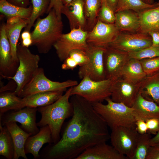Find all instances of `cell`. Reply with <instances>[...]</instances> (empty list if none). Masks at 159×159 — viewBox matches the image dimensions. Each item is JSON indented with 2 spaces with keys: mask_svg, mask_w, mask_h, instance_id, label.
Listing matches in <instances>:
<instances>
[{
  "mask_svg": "<svg viewBox=\"0 0 159 159\" xmlns=\"http://www.w3.org/2000/svg\"><path fill=\"white\" fill-rule=\"evenodd\" d=\"M70 100L73 110L71 118L58 141L43 149L40 158L75 159L87 148L110 139L107 125L91 103L76 95Z\"/></svg>",
  "mask_w": 159,
  "mask_h": 159,
  "instance_id": "6da1fadb",
  "label": "cell"
},
{
  "mask_svg": "<svg viewBox=\"0 0 159 159\" xmlns=\"http://www.w3.org/2000/svg\"><path fill=\"white\" fill-rule=\"evenodd\" d=\"M157 3L150 4L142 0H118L115 12L130 10L138 13L145 10L158 6Z\"/></svg>",
  "mask_w": 159,
  "mask_h": 159,
  "instance_id": "1f68e13d",
  "label": "cell"
},
{
  "mask_svg": "<svg viewBox=\"0 0 159 159\" xmlns=\"http://www.w3.org/2000/svg\"><path fill=\"white\" fill-rule=\"evenodd\" d=\"M146 159H159V145L150 147Z\"/></svg>",
  "mask_w": 159,
  "mask_h": 159,
  "instance_id": "60d3db41",
  "label": "cell"
},
{
  "mask_svg": "<svg viewBox=\"0 0 159 159\" xmlns=\"http://www.w3.org/2000/svg\"><path fill=\"white\" fill-rule=\"evenodd\" d=\"M61 12L68 19L71 29L81 27L86 31L84 0H73L67 6L63 5Z\"/></svg>",
  "mask_w": 159,
  "mask_h": 159,
  "instance_id": "ac0fdd59",
  "label": "cell"
},
{
  "mask_svg": "<svg viewBox=\"0 0 159 159\" xmlns=\"http://www.w3.org/2000/svg\"><path fill=\"white\" fill-rule=\"evenodd\" d=\"M120 32L114 23H106L97 19L93 28L88 32L87 41L90 45L106 47Z\"/></svg>",
  "mask_w": 159,
  "mask_h": 159,
  "instance_id": "9a60e30c",
  "label": "cell"
},
{
  "mask_svg": "<svg viewBox=\"0 0 159 159\" xmlns=\"http://www.w3.org/2000/svg\"><path fill=\"white\" fill-rule=\"evenodd\" d=\"M145 2L150 4H153V0H142Z\"/></svg>",
  "mask_w": 159,
  "mask_h": 159,
  "instance_id": "f907efd6",
  "label": "cell"
},
{
  "mask_svg": "<svg viewBox=\"0 0 159 159\" xmlns=\"http://www.w3.org/2000/svg\"><path fill=\"white\" fill-rule=\"evenodd\" d=\"M108 5L115 12L117 5L118 0H105Z\"/></svg>",
  "mask_w": 159,
  "mask_h": 159,
  "instance_id": "f6af8a7d",
  "label": "cell"
},
{
  "mask_svg": "<svg viewBox=\"0 0 159 159\" xmlns=\"http://www.w3.org/2000/svg\"><path fill=\"white\" fill-rule=\"evenodd\" d=\"M32 41L31 38H29L22 40L21 45L23 46L28 48L32 45Z\"/></svg>",
  "mask_w": 159,
  "mask_h": 159,
  "instance_id": "7dc6e473",
  "label": "cell"
},
{
  "mask_svg": "<svg viewBox=\"0 0 159 159\" xmlns=\"http://www.w3.org/2000/svg\"><path fill=\"white\" fill-rule=\"evenodd\" d=\"M132 107L136 120L145 121L152 118L159 119V105L145 98L140 91Z\"/></svg>",
  "mask_w": 159,
  "mask_h": 159,
  "instance_id": "ffe728a7",
  "label": "cell"
},
{
  "mask_svg": "<svg viewBox=\"0 0 159 159\" xmlns=\"http://www.w3.org/2000/svg\"><path fill=\"white\" fill-rule=\"evenodd\" d=\"M37 108L28 107L16 110L9 111L0 117V125H4L6 123L14 122L21 124V127L31 135L39 131L36 122Z\"/></svg>",
  "mask_w": 159,
  "mask_h": 159,
  "instance_id": "4fadbf2b",
  "label": "cell"
},
{
  "mask_svg": "<svg viewBox=\"0 0 159 159\" xmlns=\"http://www.w3.org/2000/svg\"><path fill=\"white\" fill-rule=\"evenodd\" d=\"M88 32L79 27L62 34L53 46L61 61L63 62L73 50L86 51L89 46L87 41Z\"/></svg>",
  "mask_w": 159,
  "mask_h": 159,
  "instance_id": "ba28073f",
  "label": "cell"
},
{
  "mask_svg": "<svg viewBox=\"0 0 159 159\" xmlns=\"http://www.w3.org/2000/svg\"><path fill=\"white\" fill-rule=\"evenodd\" d=\"M158 5H159V2L157 3Z\"/></svg>",
  "mask_w": 159,
  "mask_h": 159,
  "instance_id": "816d5d0a",
  "label": "cell"
},
{
  "mask_svg": "<svg viewBox=\"0 0 159 159\" xmlns=\"http://www.w3.org/2000/svg\"><path fill=\"white\" fill-rule=\"evenodd\" d=\"M63 6L62 0H51L47 13L52 9H54L58 17L61 19L62 15V10Z\"/></svg>",
  "mask_w": 159,
  "mask_h": 159,
  "instance_id": "ab89813d",
  "label": "cell"
},
{
  "mask_svg": "<svg viewBox=\"0 0 159 159\" xmlns=\"http://www.w3.org/2000/svg\"><path fill=\"white\" fill-rule=\"evenodd\" d=\"M151 134L147 132L139 134L135 150L132 159H146L149 149L151 146Z\"/></svg>",
  "mask_w": 159,
  "mask_h": 159,
  "instance_id": "836d02e7",
  "label": "cell"
},
{
  "mask_svg": "<svg viewBox=\"0 0 159 159\" xmlns=\"http://www.w3.org/2000/svg\"><path fill=\"white\" fill-rule=\"evenodd\" d=\"M9 3L16 5L27 7L30 5L31 0H6Z\"/></svg>",
  "mask_w": 159,
  "mask_h": 159,
  "instance_id": "7bdbcfd3",
  "label": "cell"
},
{
  "mask_svg": "<svg viewBox=\"0 0 159 159\" xmlns=\"http://www.w3.org/2000/svg\"><path fill=\"white\" fill-rule=\"evenodd\" d=\"M64 92H41L28 95L23 98L26 107L37 108L47 106L53 103L63 95Z\"/></svg>",
  "mask_w": 159,
  "mask_h": 159,
  "instance_id": "603a6c76",
  "label": "cell"
},
{
  "mask_svg": "<svg viewBox=\"0 0 159 159\" xmlns=\"http://www.w3.org/2000/svg\"><path fill=\"white\" fill-rule=\"evenodd\" d=\"M115 24L120 32L135 33L140 29L138 14L134 11L128 10L115 13Z\"/></svg>",
  "mask_w": 159,
  "mask_h": 159,
  "instance_id": "44dd1931",
  "label": "cell"
},
{
  "mask_svg": "<svg viewBox=\"0 0 159 159\" xmlns=\"http://www.w3.org/2000/svg\"><path fill=\"white\" fill-rule=\"evenodd\" d=\"M51 0H31L32 11L29 19V23L24 28L25 31L30 32L35 22L44 13H47Z\"/></svg>",
  "mask_w": 159,
  "mask_h": 159,
  "instance_id": "d6a6232c",
  "label": "cell"
},
{
  "mask_svg": "<svg viewBox=\"0 0 159 159\" xmlns=\"http://www.w3.org/2000/svg\"><path fill=\"white\" fill-rule=\"evenodd\" d=\"M82 80L79 84L72 87L71 96H79L91 103L102 102L111 97L114 80L105 79L95 81L87 77Z\"/></svg>",
  "mask_w": 159,
  "mask_h": 159,
  "instance_id": "8992f818",
  "label": "cell"
},
{
  "mask_svg": "<svg viewBox=\"0 0 159 159\" xmlns=\"http://www.w3.org/2000/svg\"><path fill=\"white\" fill-rule=\"evenodd\" d=\"M21 40L29 38H31V33L30 32L24 30L21 35Z\"/></svg>",
  "mask_w": 159,
  "mask_h": 159,
  "instance_id": "c3c4849f",
  "label": "cell"
},
{
  "mask_svg": "<svg viewBox=\"0 0 159 159\" xmlns=\"http://www.w3.org/2000/svg\"><path fill=\"white\" fill-rule=\"evenodd\" d=\"M86 30H91L95 24L101 4V0H84Z\"/></svg>",
  "mask_w": 159,
  "mask_h": 159,
  "instance_id": "f546056e",
  "label": "cell"
},
{
  "mask_svg": "<svg viewBox=\"0 0 159 159\" xmlns=\"http://www.w3.org/2000/svg\"><path fill=\"white\" fill-rule=\"evenodd\" d=\"M148 34L151 37L152 42V45H159V31H151L149 32Z\"/></svg>",
  "mask_w": 159,
  "mask_h": 159,
  "instance_id": "ee69618b",
  "label": "cell"
},
{
  "mask_svg": "<svg viewBox=\"0 0 159 159\" xmlns=\"http://www.w3.org/2000/svg\"><path fill=\"white\" fill-rule=\"evenodd\" d=\"M105 100L106 104L102 102L92 104L95 111L111 129L119 126L136 128V120L132 107L114 102L110 97Z\"/></svg>",
  "mask_w": 159,
  "mask_h": 159,
  "instance_id": "277c9868",
  "label": "cell"
},
{
  "mask_svg": "<svg viewBox=\"0 0 159 159\" xmlns=\"http://www.w3.org/2000/svg\"><path fill=\"white\" fill-rule=\"evenodd\" d=\"M31 33L32 45L36 47L40 53L49 52L62 34L63 24L62 19L52 9L44 18H38Z\"/></svg>",
  "mask_w": 159,
  "mask_h": 159,
  "instance_id": "3957f363",
  "label": "cell"
},
{
  "mask_svg": "<svg viewBox=\"0 0 159 159\" xmlns=\"http://www.w3.org/2000/svg\"><path fill=\"white\" fill-rule=\"evenodd\" d=\"M127 157L119 153L106 142L96 144L84 151L75 159H126Z\"/></svg>",
  "mask_w": 159,
  "mask_h": 159,
  "instance_id": "e0dca14e",
  "label": "cell"
},
{
  "mask_svg": "<svg viewBox=\"0 0 159 159\" xmlns=\"http://www.w3.org/2000/svg\"><path fill=\"white\" fill-rule=\"evenodd\" d=\"M145 121L148 127L147 132L155 135L159 130V119L152 118Z\"/></svg>",
  "mask_w": 159,
  "mask_h": 159,
  "instance_id": "f35d334b",
  "label": "cell"
},
{
  "mask_svg": "<svg viewBox=\"0 0 159 159\" xmlns=\"http://www.w3.org/2000/svg\"><path fill=\"white\" fill-rule=\"evenodd\" d=\"M111 145L122 155L132 159L136 148L139 134L136 128L119 126L111 129Z\"/></svg>",
  "mask_w": 159,
  "mask_h": 159,
  "instance_id": "9c48e42d",
  "label": "cell"
},
{
  "mask_svg": "<svg viewBox=\"0 0 159 159\" xmlns=\"http://www.w3.org/2000/svg\"><path fill=\"white\" fill-rule=\"evenodd\" d=\"M73 0H62L64 6H67Z\"/></svg>",
  "mask_w": 159,
  "mask_h": 159,
  "instance_id": "681fc988",
  "label": "cell"
},
{
  "mask_svg": "<svg viewBox=\"0 0 159 159\" xmlns=\"http://www.w3.org/2000/svg\"><path fill=\"white\" fill-rule=\"evenodd\" d=\"M152 45L151 37L148 34L120 32L109 46L129 53L142 50Z\"/></svg>",
  "mask_w": 159,
  "mask_h": 159,
  "instance_id": "7c38bea8",
  "label": "cell"
},
{
  "mask_svg": "<svg viewBox=\"0 0 159 159\" xmlns=\"http://www.w3.org/2000/svg\"><path fill=\"white\" fill-rule=\"evenodd\" d=\"M121 76L140 82L143 80L147 75L144 71L140 60L130 58L124 66Z\"/></svg>",
  "mask_w": 159,
  "mask_h": 159,
  "instance_id": "83f0119b",
  "label": "cell"
},
{
  "mask_svg": "<svg viewBox=\"0 0 159 159\" xmlns=\"http://www.w3.org/2000/svg\"><path fill=\"white\" fill-rule=\"evenodd\" d=\"M140 91L145 98L159 105V72L142 81Z\"/></svg>",
  "mask_w": 159,
  "mask_h": 159,
  "instance_id": "d4e9b609",
  "label": "cell"
},
{
  "mask_svg": "<svg viewBox=\"0 0 159 159\" xmlns=\"http://www.w3.org/2000/svg\"><path fill=\"white\" fill-rule=\"evenodd\" d=\"M26 107L23 98L19 97L14 91H7L0 93V117L6 112Z\"/></svg>",
  "mask_w": 159,
  "mask_h": 159,
  "instance_id": "4316f807",
  "label": "cell"
},
{
  "mask_svg": "<svg viewBox=\"0 0 159 159\" xmlns=\"http://www.w3.org/2000/svg\"><path fill=\"white\" fill-rule=\"evenodd\" d=\"M72 87L53 103L47 106L37 107L41 114L40 120L37 123L40 127L47 125L52 133V143L55 144L60 138V133L65 120L73 114V108L70 100Z\"/></svg>",
  "mask_w": 159,
  "mask_h": 159,
  "instance_id": "7a4b0ae2",
  "label": "cell"
},
{
  "mask_svg": "<svg viewBox=\"0 0 159 159\" xmlns=\"http://www.w3.org/2000/svg\"><path fill=\"white\" fill-rule=\"evenodd\" d=\"M101 0V6L97 16V19L106 23L114 24L115 19V12L105 0Z\"/></svg>",
  "mask_w": 159,
  "mask_h": 159,
  "instance_id": "d590c367",
  "label": "cell"
},
{
  "mask_svg": "<svg viewBox=\"0 0 159 159\" xmlns=\"http://www.w3.org/2000/svg\"><path fill=\"white\" fill-rule=\"evenodd\" d=\"M68 56L70 57L80 67L85 64L89 60V57L86 51L74 49L70 52Z\"/></svg>",
  "mask_w": 159,
  "mask_h": 159,
  "instance_id": "74e56055",
  "label": "cell"
},
{
  "mask_svg": "<svg viewBox=\"0 0 159 159\" xmlns=\"http://www.w3.org/2000/svg\"><path fill=\"white\" fill-rule=\"evenodd\" d=\"M139 32L148 34L151 31H159V5L138 13Z\"/></svg>",
  "mask_w": 159,
  "mask_h": 159,
  "instance_id": "cb8c5ba5",
  "label": "cell"
},
{
  "mask_svg": "<svg viewBox=\"0 0 159 159\" xmlns=\"http://www.w3.org/2000/svg\"><path fill=\"white\" fill-rule=\"evenodd\" d=\"M46 143H52L51 132L47 125L40 127L38 133L28 138L24 146L25 153L32 154L34 159H40V150Z\"/></svg>",
  "mask_w": 159,
  "mask_h": 159,
  "instance_id": "d6986e66",
  "label": "cell"
},
{
  "mask_svg": "<svg viewBox=\"0 0 159 159\" xmlns=\"http://www.w3.org/2000/svg\"><path fill=\"white\" fill-rule=\"evenodd\" d=\"M105 48L106 47L89 45L86 51L89 60L85 64L80 67L78 75L80 78L87 77L95 81L106 79L103 62Z\"/></svg>",
  "mask_w": 159,
  "mask_h": 159,
  "instance_id": "30bf717a",
  "label": "cell"
},
{
  "mask_svg": "<svg viewBox=\"0 0 159 159\" xmlns=\"http://www.w3.org/2000/svg\"><path fill=\"white\" fill-rule=\"evenodd\" d=\"M15 148L11 135L5 125H0V155L7 159H13Z\"/></svg>",
  "mask_w": 159,
  "mask_h": 159,
  "instance_id": "4dcf8cb0",
  "label": "cell"
},
{
  "mask_svg": "<svg viewBox=\"0 0 159 159\" xmlns=\"http://www.w3.org/2000/svg\"><path fill=\"white\" fill-rule=\"evenodd\" d=\"M4 125L10 132L14 143L15 153L13 159H18L20 157L28 159L25 152L24 146L27 139L31 135L19 126L16 122H9Z\"/></svg>",
  "mask_w": 159,
  "mask_h": 159,
  "instance_id": "7402d4cb",
  "label": "cell"
},
{
  "mask_svg": "<svg viewBox=\"0 0 159 159\" xmlns=\"http://www.w3.org/2000/svg\"><path fill=\"white\" fill-rule=\"evenodd\" d=\"M17 56L19 65L15 75L8 79L14 80L16 87L14 91L18 96L25 85L31 80L37 71L40 58L32 53L27 47L18 44Z\"/></svg>",
  "mask_w": 159,
  "mask_h": 159,
  "instance_id": "5b68a950",
  "label": "cell"
},
{
  "mask_svg": "<svg viewBox=\"0 0 159 159\" xmlns=\"http://www.w3.org/2000/svg\"><path fill=\"white\" fill-rule=\"evenodd\" d=\"M130 58L129 53L112 47H106L103 55L106 79L115 80L120 76L125 65Z\"/></svg>",
  "mask_w": 159,
  "mask_h": 159,
  "instance_id": "5bb4252c",
  "label": "cell"
},
{
  "mask_svg": "<svg viewBox=\"0 0 159 159\" xmlns=\"http://www.w3.org/2000/svg\"><path fill=\"white\" fill-rule=\"evenodd\" d=\"M136 129L139 134H142L147 132L148 127L145 121L141 119L136 120Z\"/></svg>",
  "mask_w": 159,
  "mask_h": 159,
  "instance_id": "b9f144b4",
  "label": "cell"
},
{
  "mask_svg": "<svg viewBox=\"0 0 159 159\" xmlns=\"http://www.w3.org/2000/svg\"><path fill=\"white\" fill-rule=\"evenodd\" d=\"M128 53L130 58L139 60L159 57V45H152L142 50Z\"/></svg>",
  "mask_w": 159,
  "mask_h": 159,
  "instance_id": "e575fe53",
  "label": "cell"
},
{
  "mask_svg": "<svg viewBox=\"0 0 159 159\" xmlns=\"http://www.w3.org/2000/svg\"><path fill=\"white\" fill-rule=\"evenodd\" d=\"M29 19H22L18 22L13 24H5L6 35L10 45L13 59L19 62L17 56V49L18 40L22 30L29 23Z\"/></svg>",
  "mask_w": 159,
  "mask_h": 159,
  "instance_id": "484cf974",
  "label": "cell"
},
{
  "mask_svg": "<svg viewBox=\"0 0 159 159\" xmlns=\"http://www.w3.org/2000/svg\"><path fill=\"white\" fill-rule=\"evenodd\" d=\"M141 82L120 76L113 81L111 99L114 102L132 107L139 92Z\"/></svg>",
  "mask_w": 159,
  "mask_h": 159,
  "instance_id": "8fae6325",
  "label": "cell"
},
{
  "mask_svg": "<svg viewBox=\"0 0 159 159\" xmlns=\"http://www.w3.org/2000/svg\"><path fill=\"white\" fill-rule=\"evenodd\" d=\"M32 11V5L24 7L11 4L6 0H0V12L8 17H16L29 19Z\"/></svg>",
  "mask_w": 159,
  "mask_h": 159,
  "instance_id": "f1b7e54d",
  "label": "cell"
},
{
  "mask_svg": "<svg viewBox=\"0 0 159 159\" xmlns=\"http://www.w3.org/2000/svg\"><path fill=\"white\" fill-rule=\"evenodd\" d=\"M150 145L151 146L159 145V130L153 137L151 138Z\"/></svg>",
  "mask_w": 159,
  "mask_h": 159,
  "instance_id": "bcb514c9",
  "label": "cell"
},
{
  "mask_svg": "<svg viewBox=\"0 0 159 159\" xmlns=\"http://www.w3.org/2000/svg\"><path fill=\"white\" fill-rule=\"evenodd\" d=\"M140 60L147 76L159 72V57L144 59Z\"/></svg>",
  "mask_w": 159,
  "mask_h": 159,
  "instance_id": "8d00e7d4",
  "label": "cell"
},
{
  "mask_svg": "<svg viewBox=\"0 0 159 159\" xmlns=\"http://www.w3.org/2000/svg\"><path fill=\"white\" fill-rule=\"evenodd\" d=\"M78 84L76 80H68L63 82L53 81L45 75L43 68H39L31 80L25 85L18 96L23 98L36 93L63 91Z\"/></svg>",
  "mask_w": 159,
  "mask_h": 159,
  "instance_id": "52a82bcc",
  "label": "cell"
},
{
  "mask_svg": "<svg viewBox=\"0 0 159 159\" xmlns=\"http://www.w3.org/2000/svg\"><path fill=\"white\" fill-rule=\"evenodd\" d=\"M19 62L13 59L10 43L7 37L5 24H1L0 30V74L7 79L14 76L17 70Z\"/></svg>",
  "mask_w": 159,
  "mask_h": 159,
  "instance_id": "2e32d148",
  "label": "cell"
}]
</instances>
